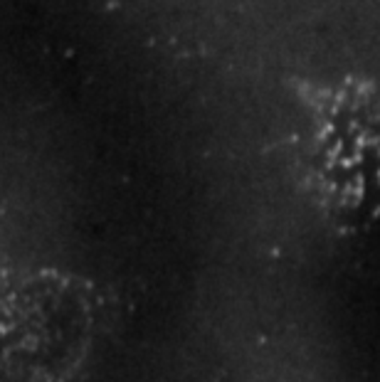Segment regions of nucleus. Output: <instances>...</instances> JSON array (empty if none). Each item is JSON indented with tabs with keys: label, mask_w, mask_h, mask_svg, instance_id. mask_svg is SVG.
I'll list each match as a JSON object with an SVG mask.
<instances>
[{
	"label": "nucleus",
	"mask_w": 380,
	"mask_h": 382,
	"mask_svg": "<svg viewBox=\"0 0 380 382\" xmlns=\"http://www.w3.org/2000/svg\"><path fill=\"white\" fill-rule=\"evenodd\" d=\"M82 318L57 283L20 281L0 264V382H57L82 353Z\"/></svg>",
	"instance_id": "nucleus-1"
}]
</instances>
